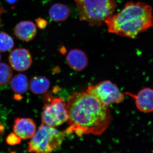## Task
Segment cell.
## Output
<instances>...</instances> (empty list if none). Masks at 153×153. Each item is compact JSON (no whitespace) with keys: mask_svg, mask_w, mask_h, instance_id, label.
I'll use <instances>...</instances> for the list:
<instances>
[{"mask_svg":"<svg viewBox=\"0 0 153 153\" xmlns=\"http://www.w3.org/2000/svg\"><path fill=\"white\" fill-rule=\"evenodd\" d=\"M66 103L69 125L65 131L66 134L100 135L111 123L112 115L108 105L86 91L74 92Z\"/></svg>","mask_w":153,"mask_h":153,"instance_id":"cell-1","label":"cell"},{"mask_svg":"<svg viewBox=\"0 0 153 153\" xmlns=\"http://www.w3.org/2000/svg\"><path fill=\"white\" fill-rule=\"evenodd\" d=\"M152 8L143 2L129 1L123 9L105 21L109 33L135 39L153 27Z\"/></svg>","mask_w":153,"mask_h":153,"instance_id":"cell-2","label":"cell"},{"mask_svg":"<svg viewBox=\"0 0 153 153\" xmlns=\"http://www.w3.org/2000/svg\"><path fill=\"white\" fill-rule=\"evenodd\" d=\"M79 18L91 27L101 26L117 7L116 0H74Z\"/></svg>","mask_w":153,"mask_h":153,"instance_id":"cell-3","label":"cell"},{"mask_svg":"<svg viewBox=\"0 0 153 153\" xmlns=\"http://www.w3.org/2000/svg\"><path fill=\"white\" fill-rule=\"evenodd\" d=\"M66 133L55 127L42 124L28 143V152L48 153L54 152L63 143Z\"/></svg>","mask_w":153,"mask_h":153,"instance_id":"cell-4","label":"cell"},{"mask_svg":"<svg viewBox=\"0 0 153 153\" xmlns=\"http://www.w3.org/2000/svg\"><path fill=\"white\" fill-rule=\"evenodd\" d=\"M86 91L107 105L120 103L125 99L124 94L121 92L117 85L109 80L89 85Z\"/></svg>","mask_w":153,"mask_h":153,"instance_id":"cell-5","label":"cell"},{"mask_svg":"<svg viewBox=\"0 0 153 153\" xmlns=\"http://www.w3.org/2000/svg\"><path fill=\"white\" fill-rule=\"evenodd\" d=\"M42 123L56 127L67 122L66 103L63 99L55 98L44 105L41 116Z\"/></svg>","mask_w":153,"mask_h":153,"instance_id":"cell-6","label":"cell"},{"mask_svg":"<svg viewBox=\"0 0 153 153\" xmlns=\"http://www.w3.org/2000/svg\"><path fill=\"white\" fill-rule=\"evenodd\" d=\"M10 66L16 71H26L30 68L33 62L32 56L27 49L17 48L13 50L9 56Z\"/></svg>","mask_w":153,"mask_h":153,"instance_id":"cell-7","label":"cell"},{"mask_svg":"<svg viewBox=\"0 0 153 153\" xmlns=\"http://www.w3.org/2000/svg\"><path fill=\"white\" fill-rule=\"evenodd\" d=\"M134 100L137 108L143 113L153 112V89L146 87L140 90L137 94L126 92Z\"/></svg>","mask_w":153,"mask_h":153,"instance_id":"cell-8","label":"cell"},{"mask_svg":"<svg viewBox=\"0 0 153 153\" xmlns=\"http://www.w3.org/2000/svg\"><path fill=\"white\" fill-rule=\"evenodd\" d=\"M13 131L21 139H29L36 133V126L32 119L17 118L14 122Z\"/></svg>","mask_w":153,"mask_h":153,"instance_id":"cell-9","label":"cell"},{"mask_svg":"<svg viewBox=\"0 0 153 153\" xmlns=\"http://www.w3.org/2000/svg\"><path fill=\"white\" fill-rule=\"evenodd\" d=\"M66 59L68 66L74 71H82L88 64L87 55L79 49H74L70 50L67 54Z\"/></svg>","mask_w":153,"mask_h":153,"instance_id":"cell-10","label":"cell"},{"mask_svg":"<svg viewBox=\"0 0 153 153\" xmlns=\"http://www.w3.org/2000/svg\"><path fill=\"white\" fill-rule=\"evenodd\" d=\"M37 32L36 25L30 21L19 22L14 29V33L17 38L27 42L33 40L36 36Z\"/></svg>","mask_w":153,"mask_h":153,"instance_id":"cell-11","label":"cell"},{"mask_svg":"<svg viewBox=\"0 0 153 153\" xmlns=\"http://www.w3.org/2000/svg\"><path fill=\"white\" fill-rule=\"evenodd\" d=\"M50 18L54 22H64L70 14V9L68 6L60 3H57L51 6L49 10Z\"/></svg>","mask_w":153,"mask_h":153,"instance_id":"cell-12","label":"cell"},{"mask_svg":"<svg viewBox=\"0 0 153 153\" xmlns=\"http://www.w3.org/2000/svg\"><path fill=\"white\" fill-rule=\"evenodd\" d=\"M50 81L45 76H35L31 78L29 84L30 91L36 94H44L49 89Z\"/></svg>","mask_w":153,"mask_h":153,"instance_id":"cell-13","label":"cell"},{"mask_svg":"<svg viewBox=\"0 0 153 153\" xmlns=\"http://www.w3.org/2000/svg\"><path fill=\"white\" fill-rule=\"evenodd\" d=\"M10 86L16 93L19 94L26 93L29 86L27 77L24 74H16L11 79Z\"/></svg>","mask_w":153,"mask_h":153,"instance_id":"cell-14","label":"cell"},{"mask_svg":"<svg viewBox=\"0 0 153 153\" xmlns=\"http://www.w3.org/2000/svg\"><path fill=\"white\" fill-rule=\"evenodd\" d=\"M14 43L13 38L4 32L0 33V51L6 52L13 49Z\"/></svg>","mask_w":153,"mask_h":153,"instance_id":"cell-15","label":"cell"},{"mask_svg":"<svg viewBox=\"0 0 153 153\" xmlns=\"http://www.w3.org/2000/svg\"><path fill=\"white\" fill-rule=\"evenodd\" d=\"M13 71L10 66L4 63H0V85L6 84L11 79Z\"/></svg>","mask_w":153,"mask_h":153,"instance_id":"cell-16","label":"cell"},{"mask_svg":"<svg viewBox=\"0 0 153 153\" xmlns=\"http://www.w3.org/2000/svg\"><path fill=\"white\" fill-rule=\"evenodd\" d=\"M21 139L14 133L10 134L7 138V142L9 144L15 145L18 144L21 141Z\"/></svg>","mask_w":153,"mask_h":153,"instance_id":"cell-17","label":"cell"},{"mask_svg":"<svg viewBox=\"0 0 153 153\" xmlns=\"http://www.w3.org/2000/svg\"><path fill=\"white\" fill-rule=\"evenodd\" d=\"M36 24L38 27L40 29H44L47 27L48 22L46 20L44 19H41V18H38L36 20Z\"/></svg>","mask_w":153,"mask_h":153,"instance_id":"cell-18","label":"cell"},{"mask_svg":"<svg viewBox=\"0 0 153 153\" xmlns=\"http://www.w3.org/2000/svg\"><path fill=\"white\" fill-rule=\"evenodd\" d=\"M18 0H6V1L10 4H13L16 2Z\"/></svg>","mask_w":153,"mask_h":153,"instance_id":"cell-19","label":"cell"},{"mask_svg":"<svg viewBox=\"0 0 153 153\" xmlns=\"http://www.w3.org/2000/svg\"><path fill=\"white\" fill-rule=\"evenodd\" d=\"M4 8L2 7H0V23H1V15H2V14L3 13H4Z\"/></svg>","mask_w":153,"mask_h":153,"instance_id":"cell-20","label":"cell"},{"mask_svg":"<svg viewBox=\"0 0 153 153\" xmlns=\"http://www.w3.org/2000/svg\"><path fill=\"white\" fill-rule=\"evenodd\" d=\"M1 53H0V61H1Z\"/></svg>","mask_w":153,"mask_h":153,"instance_id":"cell-21","label":"cell"}]
</instances>
